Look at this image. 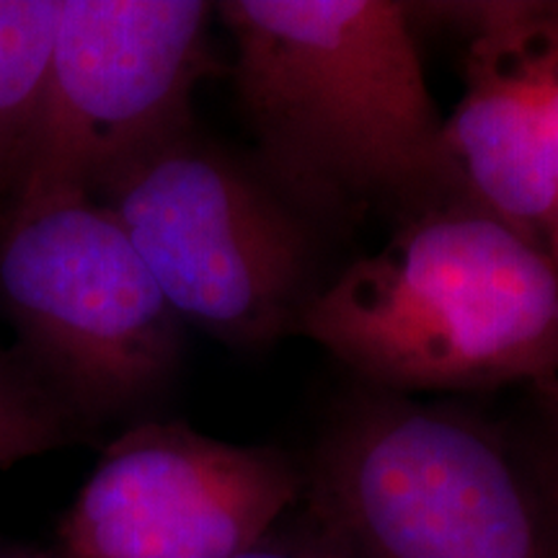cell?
I'll list each match as a JSON object with an SVG mask.
<instances>
[{
	"label": "cell",
	"instance_id": "4fadbf2b",
	"mask_svg": "<svg viewBox=\"0 0 558 558\" xmlns=\"http://www.w3.org/2000/svg\"><path fill=\"white\" fill-rule=\"evenodd\" d=\"M548 401L550 422H554V445H550V458L546 469V486H543V512H546L550 538H554V548L558 556V380L548 383V386L538 388Z\"/></svg>",
	"mask_w": 558,
	"mask_h": 558
},
{
	"label": "cell",
	"instance_id": "5bb4252c",
	"mask_svg": "<svg viewBox=\"0 0 558 558\" xmlns=\"http://www.w3.org/2000/svg\"><path fill=\"white\" fill-rule=\"evenodd\" d=\"M0 558H60V556H41V554H3Z\"/></svg>",
	"mask_w": 558,
	"mask_h": 558
},
{
	"label": "cell",
	"instance_id": "6da1fadb",
	"mask_svg": "<svg viewBox=\"0 0 558 558\" xmlns=\"http://www.w3.org/2000/svg\"><path fill=\"white\" fill-rule=\"evenodd\" d=\"M235 96L264 169L311 209L403 218L473 202L445 143L407 5L228 0Z\"/></svg>",
	"mask_w": 558,
	"mask_h": 558
},
{
	"label": "cell",
	"instance_id": "3957f363",
	"mask_svg": "<svg viewBox=\"0 0 558 558\" xmlns=\"http://www.w3.org/2000/svg\"><path fill=\"white\" fill-rule=\"evenodd\" d=\"M303 522L337 558H558L541 494L492 427L390 390L337 414Z\"/></svg>",
	"mask_w": 558,
	"mask_h": 558
},
{
	"label": "cell",
	"instance_id": "8992f818",
	"mask_svg": "<svg viewBox=\"0 0 558 558\" xmlns=\"http://www.w3.org/2000/svg\"><path fill=\"white\" fill-rule=\"evenodd\" d=\"M213 11L199 0H60L13 207L96 199L132 163L190 132L194 90L215 70Z\"/></svg>",
	"mask_w": 558,
	"mask_h": 558
},
{
	"label": "cell",
	"instance_id": "52a82bcc",
	"mask_svg": "<svg viewBox=\"0 0 558 558\" xmlns=\"http://www.w3.org/2000/svg\"><path fill=\"white\" fill-rule=\"evenodd\" d=\"M303 488L282 450L145 422L101 452L60 522V558H235Z\"/></svg>",
	"mask_w": 558,
	"mask_h": 558
},
{
	"label": "cell",
	"instance_id": "30bf717a",
	"mask_svg": "<svg viewBox=\"0 0 558 558\" xmlns=\"http://www.w3.org/2000/svg\"><path fill=\"white\" fill-rule=\"evenodd\" d=\"M70 422L73 414L47 383L0 357V469L65 445Z\"/></svg>",
	"mask_w": 558,
	"mask_h": 558
},
{
	"label": "cell",
	"instance_id": "9c48e42d",
	"mask_svg": "<svg viewBox=\"0 0 558 558\" xmlns=\"http://www.w3.org/2000/svg\"><path fill=\"white\" fill-rule=\"evenodd\" d=\"M58 13L60 0H0V226L29 163Z\"/></svg>",
	"mask_w": 558,
	"mask_h": 558
},
{
	"label": "cell",
	"instance_id": "ba28073f",
	"mask_svg": "<svg viewBox=\"0 0 558 558\" xmlns=\"http://www.w3.org/2000/svg\"><path fill=\"white\" fill-rule=\"evenodd\" d=\"M548 11L541 0L473 5L465 94L445 120V143L469 197L554 256L556 209L541 140Z\"/></svg>",
	"mask_w": 558,
	"mask_h": 558
},
{
	"label": "cell",
	"instance_id": "8fae6325",
	"mask_svg": "<svg viewBox=\"0 0 558 558\" xmlns=\"http://www.w3.org/2000/svg\"><path fill=\"white\" fill-rule=\"evenodd\" d=\"M541 140H543V158H546L550 192H554V209H556L554 259L558 264V3H550L548 26H546V50H543Z\"/></svg>",
	"mask_w": 558,
	"mask_h": 558
},
{
	"label": "cell",
	"instance_id": "5b68a950",
	"mask_svg": "<svg viewBox=\"0 0 558 558\" xmlns=\"http://www.w3.org/2000/svg\"><path fill=\"white\" fill-rule=\"evenodd\" d=\"M0 303L70 414L128 409L179 362L181 320L99 199L13 207L0 226Z\"/></svg>",
	"mask_w": 558,
	"mask_h": 558
},
{
	"label": "cell",
	"instance_id": "7a4b0ae2",
	"mask_svg": "<svg viewBox=\"0 0 558 558\" xmlns=\"http://www.w3.org/2000/svg\"><path fill=\"white\" fill-rule=\"evenodd\" d=\"M292 333L390 393L558 380V264L476 202L403 220L298 313Z\"/></svg>",
	"mask_w": 558,
	"mask_h": 558
},
{
	"label": "cell",
	"instance_id": "277c9868",
	"mask_svg": "<svg viewBox=\"0 0 558 558\" xmlns=\"http://www.w3.org/2000/svg\"><path fill=\"white\" fill-rule=\"evenodd\" d=\"M181 324L230 347L292 333L308 303L311 243L288 202L194 128L99 197Z\"/></svg>",
	"mask_w": 558,
	"mask_h": 558
},
{
	"label": "cell",
	"instance_id": "7c38bea8",
	"mask_svg": "<svg viewBox=\"0 0 558 558\" xmlns=\"http://www.w3.org/2000/svg\"><path fill=\"white\" fill-rule=\"evenodd\" d=\"M235 558H337L329 548L320 543L316 535L305 527V522L300 520L295 530H271L267 538H262L256 546L243 550Z\"/></svg>",
	"mask_w": 558,
	"mask_h": 558
}]
</instances>
